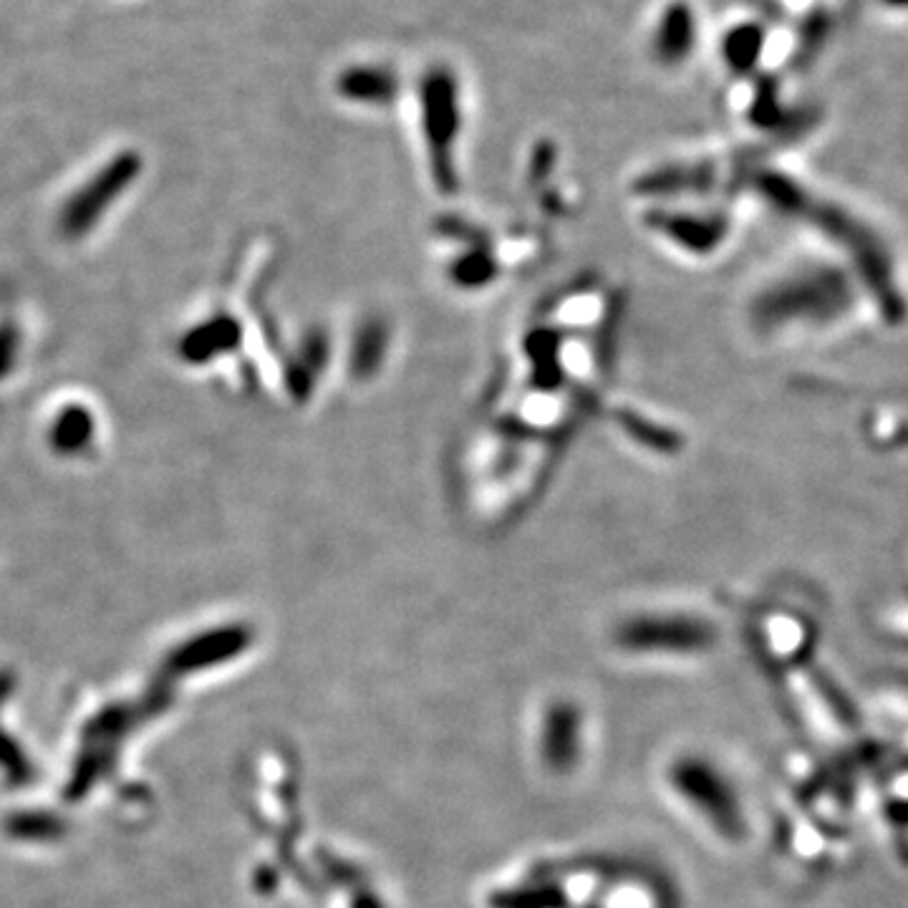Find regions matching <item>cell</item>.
I'll return each mask as SVG.
<instances>
[{
  "instance_id": "obj_1",
  "label": "cell",
  "mask_w": 908,
  "mask_h": 908,
  "mask_svg": "<svg viewBox=\"0 0 908 908\" xmlns=\"http://www.w3.org/2000/svg\"><path fill=\"white\" fill-rule=\"evenodd\" d=\"M621 641L638 652L687 654L694 648H705L707 626L684 616H641L623 629Z\"/></svg>"
},
{
  "instance_id": "obj_2",
  "label": "cell",
  "mask_w": 908,
  "mask_h": 908,
  "mask_svg": "<svg viewBox=\"0 0 908 908\" xmlns=\"http://www.w3.org/2000/svg\"><path fill=\"white\" fill-rule=\"evenodd\" d=\"M674 785L682 792L684 800H689L694 810H699L701 815L709 817L719 831L727 833L729 827H735L737 805L732 800V792L727 790L729 785L725 788V780L709 764L697 760H684L682 764H676Z\"/></svg>"
},
{
  "instance_id": "obj_3",
  "label": "cell",
  "mask_w": 908,
  "mask_h": 908,
  "mask_svg": "<svg viewBox=\"0 0 908 908\" xmlns=\"http://www.w3.org/2000/svg\"><path fill=\"white\" fill-rule=\"evenodd\" d=\"M548 732L542 735V750L553 764H568L578 752V719L576 711L568 707H558L550 711Z\"/></svg>"
}]
</instances>
